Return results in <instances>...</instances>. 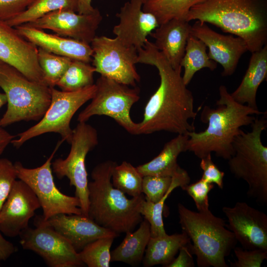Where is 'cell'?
<instances>
[{"label":"cell","instance_id":"6da1fadb","mask_svg":"<svg viewBox=\"0 0 267 267\" xmlns=\"http://www.w3.org/2000/svg\"><path fill=\"white\" fill-rule=\"evenodd\" d=\"M137 53V63L155 67L160 81L146 104L143 119L138 123L137 134L160 131L187 134L195 131L189 120H194L197 113L194 111L193 94L183 81L181 67L173 68L148 40Z\"/></svg>","mask_w":267,"mask_h":267},{"label":"cell","instance_id":"7a4b0ae2","mask_svg":"<svg viewBox=\"0 0 267 267\" xmlns=\"http://www.w3.org/2000/svg\"><path fill=\"white\" fill-rule=\"evenodd\" d=\"M220 98L216 107L205 105L200 115L202 123L208 126L203 131L187 134L185 151L201 159L212 152L216 156L228 160L233 154L232 144L241 128L251 125L256 118L264 112L236 101L223 85L219 89Z\"/></svg>","mask_w":267,"mask_h":267},{"label":"cell","instance_id":"3957f363","mask_svg":"<svg viewBox=\"0 0 267 267\" xmlns=\"http://www.w3.org/2000/svg\"><path fill=\"white\" fill-rule=\"evenodd\" d=\"M185 20L210 23L239 37L251 53L267 44V0H201Z\"/></svg>","mask_w":267,"mask_h":267},{"label":"cell","instance_id":"277c9868","mask_svg":"<svg viewBox=\"0 0 267 267\" xmlns=\"http://www.w3.org/2000/svg\"><path fill=\"white\" fill-rule=\"evenodd\" d=\"M117 163L108 160L98 164L88 183V216L99 225L117 234L132 231L142 221L139 209L143 194L128 199L112 183L113 170Z\"/></svg>","mask_w":267,"mask_h":267},{"label":"cell","instance_id":"5b68a950","mask_svg":"<svg viewBox=\"0 0 267 267\" xmlns=\"http://www.w3.org/2000/svg\"><path fill=\"white\" fill-rule=\"evenodd\" d=\"M179 223L189 237L191 250L199 267H228L225 258L236 247L237 241L222 218L209 209L193 211L182 204L178 205Z\"/></svg>","mask_w":267,"mask_h":267},{"label":"cell","instance_id":"8992f818","mask_svg":"<svg viewBox=\"0 0 267 267\" xmlns=\"http://www.w3.org/2000/svg\"><path fill=\"white\" fill-rule=\"evenodd\" d=\"M256 118L251 131L241 130L232 144L233 152L227 160L229 169L237 178L245 181L247 195L262 204L267 203V147L261 134L267 127V112Z\"/></svg>","mask_w":267,"mask_h":267},{"label":"cell","instance_id":"52a82bcc","mask_svg":"<svg viewBox=\"0 0 267 267\" xmlns=\"http://www.w3.org/2000/svg\"><path fill=\"white\" fill-rule=\"evenodd\" d=\"M0 88L6 99L7 109L0 119V127L21 121H39L51 101L50 88L29 80L13 67L0 64Z\"/></svg>","mask_w":267,"mask_h":267},{"label":"cell","instance_id":"ba28073f","mask_svg":"<svg viewBox=\"0 0 267 267\" xmlns=\"http://www.w3.org/2000/svg\"><path fill=\"white\" fill-rule=\"evenodd\" d=\"M96 91L93 85L74 91H64L50 88L51 101L46 112L38 123L17 134L11 143L16 148L28 140L48 133L58 134L62 140L70 143L73 131L70 127L72 118L78 109L91 100Z\"/></svg>","mask_w":267,"mask_h":267},{"label":"cell","instance_id":"9c48e42d","mask_svg":"<svg viewBox=\"0 0 267 267\" xmlns=\"http://www.w3.org/2000/svg\"><path fill=\"white\" fill-rule=\"evenodd\" d=\"M96 91L90 103L78 116L79 122H87L95 115H104L114 119L129 133L137 135L138 123L130 116L133 105L139 99V91L100 76L96 83Z\"/></svg>","mask_w":267,"mask_h":267},{"label":"cell","instance_id":"30bf717a","mask_svg":"<svg viewBox=\"0 0 267 267\" xmlns=\"http://www.w3.org/2000/svg\"><path fill=\"white\" fill-rule=\"evenodd\" d=\"M98 143L96 130L86 122H79L73 131L71 149L65 159L58 158L51 163L52 172L59 179L66 177L75 188L82 215L88 216L89 191L86 158Z\"/></svg>","mask_w":267,"mask_h":267},{"label":"cell","instance_id":"8fae6325","mask_svg":"<svg viewBox=\"0 0 267 267\" xmlns=\"http://www.w3.org/2000/svg\"><path fill=\"white\" fill-rule=\"evenodd\" d=\"M63 141H59L53 151L40 167L27 168L21 163H14L17 178L25 182L38 198L44 220L60 214L82 215L80 200L62 193L56 187L51 168L52 160Z\"/></svg>","mask_w":267,"mask_h":267},{"label":"cell","instance_id":"7c38bea8","mask_svg":"<svg viewBox=\"0 0 267 267\" xmlns=\"http://www.w3.org/2000/svg\"><path fill=\"white\" fill-rule=\"evenodd\" d=\"M92 65L100 76L119 83L135 87L140 77L135 65L137 49L124 44L117 37L96 36L90 43Z\"/></svg>","mask_w":267,"mask_h":267},{"label":"cell","instance_id":"4fadbf2b","mask_svg":"<svg viewBox=\"0 0 267 267\" xmlns=\"http://www.w3.org/2000/svg\"><path fill=\"white\" fill-rule=\"evenodd\" d=\"M36 227H28L20 234L24 249L39 255L50 267H76L84 265L70 242L42 217L36 218Z\"/></svg>","mask_w":267,"mask_h":267},{"label":"cell","instance_id":"5bb4252c","mask_svg":"<svg viewBox=\"0 0 267 267\" xmlns=\"http://www.w3.org/2000/svg\"><path fill=\"white\" fill-rule=\"evenodd\" d=\"M222 211L227 219L226 227L243 248L267 251V216L264 212L245 202L224 206Z\"/></svg>","mask_w":267,"mask_h":267},{"label":"cell","instance_id":"9a60e30c","mask_svg":"<svg viewBox=\"0 0 267 267\" xmlns=\"http://www.w3.org/2000/svg\"><path fill=\"white\" fill-rule=\"evenodd\" d=\"M38 47L21 35L15 27L0 20V60L29 80L45 84L38 62Z\"/></svg>","mask_w":267,"mask_h":267},{"label":"cell","instance_id":"2e32d148","mask_svg":"<svg viewBox=\"0 0 267 267\" xmlns=\"http://www.w3.org/2000/svg\"><path fill=\"white\" fill-rule=\"evenodd\" d=\"M102 18L96 8L89 14H80L73 10L64 9L25 24L43 30H50L59 36L90 44Z\"/></svg>","mask_w":267,"mask_h":267},{"label":"cell","instance_id":"e0dca14e","mask_svg":"<svg viewBox=\"0 0 267 267\" xmlns=\"http://www.w3.org/2000/svg\"><path fill=\"white\" fill-rule=\"evenodd\" d=\"M41 205L31 188L16 179L0 210V232L9 237L19 236Z\"/></svg>","mask_w":267,"mask_h":267},{"label":"cell","instance_id":"ac0fdd59","mask_svg":"<svg viewBox=\"0 0 267 267\" xmlns=\"http://www.w3.org/2000/svg\"><path fill=\"white\" fill-rule=\"evenodd\" d=\"M190 34L202 41L209 49L208 56L223 68L222 76L232 75L241 56L248 50L245 42L239 37L216 32L206 23L196 21Z\"/></svg>","mask_w":267,"mask_h":267},{"label":"cell","instance_id":"d6986e66","mask_svg":"<svg viewBox=\"0 0 267 267\" xmlns=\"http://www.w3.org/2000/svg\"><path fill=\"white\" fill-rule=\"evenodd\" d=\"M143 4L142 0L126 2L116 14L119 22L113 29L116 37L137 50L144 46L147 37L159 26L153 14L143 10Z\"/></svg>","mask_w":267,"mask_h":267},{"label":"cell","instance_id":"ffe728a7","mask_svg":"<svg viewBox=\"0 0 267 267\" xmlns=\"http://www.w3.org/2000/svg\"><path fill=\"white\" fill-rule=\"evenodd\" d=\"M45 221L66 238L78 252L99 238H115L119 236L118 234L99 225L89 217L83 215L60 214Z\"/></svg>","mask_w":267,"mask_h":267},{"label":"cell","instance_id":"44dd1931","mask_svg":"<svg viewBox=\"0 0 267 267\" xmlns=\"http://www.w3.org/2000/svg\"><path fill=\"white\" fill-rule=\"evenodd\" d=\"M19 34L39 48L56 55L89 63L92 50L90 44L71 38L49 34L26 24L15 27Z\"/></svg>","mask_w":267,"mask_h":267},{"label":"cell","instance_id":"7402d4cb","mask_svg":"<svg viewBox=\"0 0 267 267\" xmlns=\"http://www.w3.org/2000/svg\"><path fill=\"white\" fill-rule=\"evenodd\" d=\"M183 19H173L159 25L150 35L155 39V47L174 68L181 67L191 25ZM182 68V67H181Z\"/></svg>","mask_w":267,"mask_h":267},{"label":"cell","instance_id":"603a6c76","mask_svg":"<svg viewBox=\"0 0 267 267\" xmlns=\"http://www.w3.org/2000/svg\"><path fill=\"white\" fill-rule=\"evenodd\" d=\"M267 76V44L252 53L246 73L238 88L231 94L237 102L259 109L256 97L258 88Z\"/></svg>","mask_w":267,"mask_h":267},{"label":"cell","instance_id":"cb8c5ba5","mask_svg":"<svg viewBox=\"0 0 267 267\" xmlns=\"http://www.w3.org/2000/svg\"><path fill=\"white\" fill-rule=\"evenodd\" d=\"M187 134H178L167 142L161 152L152 160L136 167L138 172L144 176L172 177L181 168L178 164L179 155L185 151Z\"/></svg>","mask_w":267,"mask_h":267},{"label":"cell","instance_id":"d4e9b609","mask_svg":"<svg viewBox=\"0 0 267 267\" xmlns=\"http://www.w3.org/2000/svg\"><path fill=\"white\" fill-rule=\"evenodd\" d=\"M191 243L188 235L183 231L180 233L151 237L145 250L143 259L144 267L157 265L166 267L175 258L179 249Z\"/></svg>","mask_w":267,"mask_h":267},{"label":"cell","instance_id":"484cf974","mask_svg":"<svg viewBox=\"0 0 267 267\" xmlns=\"http://www.w3.org/2000/svg\"><path fill=\"white\" fill-rule=\"evenodd\" d=\"M120 243L111 252V262H121L134 266L142 261L151 237L148 222L141 221L135 231H128Z\"/></svg>","mask_w":267,"mask_h":267},{"label":"cell","instance_id":"4316f807","mask_svg":"<svg viewBox=\"0 0 267 267\" xmlns=\"http://www.w3.org/2000/svg\"><path fill=\"white\" fill-rule=\"evenodd\" d=\"M190 181V178L188 174L181 168L172 177V182L170 188L159 201L153 203L145 198L143 200L139 212L149 223L151 237L163 236L167 234L164 226L162 217L165 202L176 188L188 184Z\"/></svg>","mask_w":267,"mask_h":267},{"label":"cell","instance_id":"83f0119b","mask_svg":"<svg viewBox=\"0 0 267 267\" xmlns=\"http://www.w3.org/2000/svg\"><path fill=\"white\" fill-rule=\"evenodd\" d=\"M206 49L207 46L202 41L190 35L180 64L184 68L182 77L186 86L197 71L205 68L214 71L217 67V63L210 59Z\"/></svg>","mask_w":267,"mask_h":267},{"label":"cell","instance_id":"f1b7e54d","mask_svg":"<svg viewBox=\"0 0 267 267\" xmlns=\"http://www.w3.org/2000/svg\"><path fill=\"white\" fill-rule=\"evenodd\" d=\"M70 9L77 12L76 0H35L24 11L5 21L15 27L27 24L60 9Z\"/></svg>","mask_w":267,"mask_h":267},{"label":"cell","instance_id":"f546056e","mask_svg":"<svg viewBox=\"0 0 267 267\" xmlns=\"http://www.w3.org/2000/svg\"><path fill=\"white\" fill-rule=\"evenodd\" d=\"M201 0H149L143 3L142 9L153 14L160 25L173 19L185 20L190 9Z\"/></svg>","mask_w":267,"mask_h":267},{"label":"cell","instance_id":"4dcf8cb0","mask_svg":"<svg viewBox=\"0 0 267 267\" xmlns=\"http://www.w3.org/2000/svg\"><path fill=\"white\" fill-rule=\"evenodd\" d=\"M95 72L94 67L89 63L72 59L56 86L64 91L83 89L94 84Z\"/></svg>","mask_w":267,"mask_h":267},{"label":"cell","instance_id":"1f68e13d","mask_svg":"<svg viewBox=\"0 0 267 267\" xmlns=\"http://www.w3.org/2000/svg\"><path fill=\"white\" fill-rule=\"evenodd\" d=\"M143 176L136 167L130 163L123 162L114 167L111 177L113 186L132 197L140 196L142 193Z\"/></svg>","mask_w":267,"mask_h":267},{"label":"cell","instance_id":"d6a6232c","mask_svg":"<svg viewBox=\"0 0 267 267\" xmlns=\"http://www.w3.org/2000/svg\"><path fill=\"white\" fill-rule=\"evenodd\" d=\"M38 59L44 82L50 88L56 86L72 60L39 47Z\"/></svg>","mask_w":267,"mask_h":267},{"label":"cell","instance_id":"836d02e7","mask_svg":"<svg viewBox=\"0 0 267 267\" xmlns=\"http://www.w3.org/2000/svg\"><path fill=\"white\" fill-rule=\"evenodd\" d=\"M114 239L113 237H105L90 243L78 252L81 260L89 267H109L110 250Z\"/></svg>","mask_w":267,"mask_h":267},{"label":"cell","instance_id":"e575fe53","mask_svg":"<svg viewBox=\"0 0 267 267\" xmlns=\"http://www.w3.org/2000/svg\"><path fill=\"white\" fill-rule=\"evenodd\" d=\"M172 182L171 177L144 176L142 182V193L145 198L156 203L159 201L170 188Z\"/></svg>","mask_w":267,"mask_h":267},{"label":"cell","instance_id":"d590c367","mask_svg":"<svg viewBox=\"0 0 267 267\" xmlns=\"http://www.w3.org/2000/svg\"><path fill=\"white\" fill-rule=\"evenodd\" d=\"M193 200L198 211L209 209L208 193L214 187L210 183L201 178L194 183L187 184L180 187Z\"/></svg>","mask_w":267,"mask_h":267},{"label":"cell","instance_id":"8d00e7d4","mask_svg":"<svg viewBox=\"0 0 267 267\" xmlns=\"http://www.w3.org/2000/svg\"><path fill=\"white\" fill-rule=\"evenodd\" d=\"M237 260L230 262L231 267H260L267 259V251L245 249L239 247L233 249Z\"/></svg>","mask_w":267,"mask_h":267},{"label":"cell","instance_id":"74e56055","mask_svg":"<svg viewBox=\"0 0 267 267\" xmlns=\"http://www.w3.org/2000/svg\"><path fill=\"white\" fill-rule=\"evenodd\" d=\"M14 164L6 158L0 159V210L17 179Z\"/></svg>","mask_w":267,"mask_h":267},{"label":"cell","instance_id":"f35d334b","mask_svg":"<svg viewBox=\"0 0 267 267\" xmlns=\"http://www.w3.org/2000/svg\"><path fill=\"white\" fill-rule=\"evenodd\" d=\"M200 167L203 172L201 178L209 183L216 184L221 189L223 188L224 173L213 162L211 154L201 159Z\"/></svg>","mask_w":267,"mask_h":267},{"label":"cell","instance_id":"ab89813d","mask_svg":"<svg viewBox=\"0 0 267 267\" xmlns=\"http://www.w3.org/2000/svg\"><path fill=\"white\" fill-rule=\"evenodd\" d=\"M35 0H0V20L7 21L24 11Z\"/></svg>","mask_w":267,"mask_h":267},{"label":"cell","instance_id":"60d3db41","mask_svg":"<svg viewBox=\"0 0 267 267\" xmlns=\"http://www.w3.org/2000/svg\"><path fill=\"white\" fill-rule=\"evenodd\" d=\"M191 243L181 247L179 250V254L177 258L173 260L166 267H193L195 266L192 253L191 250Z\"/></svg>","mask_w":267,"mask_h":267},{"label":"cell","instance_id":"b9f144b4","mask_svg":"<svg viewBox=\"0 0 267 267\" xmlns=\"http://www.w3.org/2000/svg\"><path fill=\"white\" fill-rule=\"evenodd\" d=\"M16 251L14 245L3 237L0 232V264L7 260Z\"/></svg>","mask_w":267,"mask_h":267},{"label":"cell","instance_id":"7bdbcfd3","mask_svg":"<svg viewBox=\"0 0 267 267\" xmlns=\"http://www.w3.org/2000/svg\"><path fill=\"white\" fill-rule=\"evenodd\" d=\"M92 0H76L77 12L80 14H89L96 9L91 4Z\"/></svg>","mask_w":267,"mask_h":267},{"label":"cell","instance_id":"ee69618b","mask_svg":"<svg viewBox=\"0 0 267 267\" xmlns=\"http://www.w3.org/2000/svg\"><path fill=\"white\" fill-rule=\"evenodd\" d=\"M13 138L9 133L0 127V156Z\"/></svg>","mask_w":267,"mask_h":267},{"label":"cell","instance_id":"f6af8a7d","mask_svg":"<svg viewBox=\"0 0 267 267\" xmlns=\"http://www.w3.org/2000/svg\"><path fill=\"white\" fill-rule=\"evenodd\" d=\"M6 103H7V99L5 93L0 92V108Z\"/></svg>","mask_w":267,"mask_h":267},{"label":"cell","instance_id":"bcb514c9","mask_svg":"<svg viewBox=\"0 0 267 267\" xmlns=\"http://www.w3.org/2000/svg\"><path fill=\"white\" fill-rule=\"evenodd\" d=\"M142 0L143 1V3H144V2H145L146 1H148L149 0Z\"/></svg>","mask_w":267,"mask_h":267},{"label":"cell","instance_id":"7dc6e473","mask_svg":"<svg viewBox=\"0 0 267 267\" xmlns=\"http://www.w3.org/2000/svg\"><path fill=\"white\" fill-rule=\"evenodd\" d=\"M2 63H3V62L0 60V64H1Z\"/></svg>","mask_w":267,"mask_h":267}]
</instances>
